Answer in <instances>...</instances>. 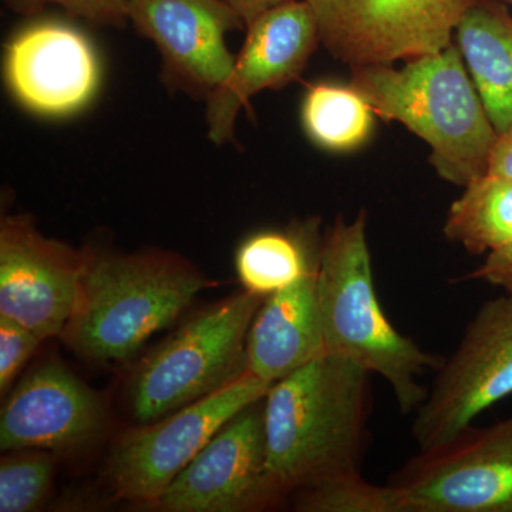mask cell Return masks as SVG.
Here are the masks:
<instances>
[{"label": "cell", "mask_w": 512, "mask_h": 512, "mask_svg": "<svg viewBox=\"0 0 512 512\" xmlns=\"http://www.w3.org/2000/svg\"><path fill=\"white\" fill-rule=\"evenodd\" d=\"M369 375L325 352L272 384L264 403L268 467L285 493L357 470Z\"/></svg>", "instance_id": "6da1fadb"}, {"label": "cell", "mask_w": 512, "mask_h": 512, "mask_svg": "<svg viewBox=\"0 0 512 512\" xmlns=\"http://www.w3.org/2000/svg\"><path fill=\"white\" fill-rule=\"evenodd\" d=\"M210 286L175 255L84 248L76 301L60 338L89 362H123Z\"/></svg>", "instance_id": "7a4b0ae2"}, {"label": "cell", "mask_w": 512, "mask_h": 512, "mask_svg": "<svg viewBox=\"0 0 512 512\" xmlns=\"http://www.w3.org/2000/svg\"><path fill=\"white\" fill-rule=\"evenodd\" d=\"M350 84L377 117L397 121L430 147L447 183L466 187L488 171L498 133L457 45L393 64L350 67Z\"/></svg>", "instance_id": "3957f363"}, {"label": "cell", "mask_w": 512, "mask_h": 512, "mask_svg": "<svg viewBox=\"0 0 512 512\" xmlns=\"http://www.w3.org/2000/svg\"><path fill=\"white\" fill-rule=\"evenodd\" d=\"M366 211L355 220L339 215L320 251L318 295L325 352L346 357L389 383L403 414L416 413L427 399L419 377L439 370L444 359L402 335L377 298Z\"/></svg>", "instance_id": "277c9868"}, {"label": "cell", "mask_w": 512, "mask_h": 512, "mask_svg": "<svg viewBox=\"0 0 512 512\" xmlns=\"http://www.w3.org/2000/svg\"><path fill=\"white\" fill-rule=\"evenodd\" d=\"M264 299L244 289L198 312L150 350L127 383L134 419H163L247 375L248 333Z\"/></svg>", "instance_id": "5b68a950"}, {"label": "cell", "mask_w": 512, "mask_h": 512, "mask_svg": "<svg viewBox=\"0 0 512 512\" xmlns=\"http://www.w3.org/2000/svg\"><path fill=\"white\" fill-rule=\"evenodd\" d=\"M271 386L248 372L220 392L121 434L104 470L114 497L156 505L205 444L239 412L264 399Z\"/></svg>", "instance_id": "8992f818"}, {"label": "cell", "mask_w": 512, "mask_h": 512, "mask_svg": "<svg viewBox=\"0 0 512 512\" xmlns=\"http://www.w3.org/2000/svg\"><path fill=\"white\" fill-rule=\"evenodd\" d=\"M512 394V296L484 302L444 359L412 433L420 450L439 446Z\"/></svg>", "instance_id": "52a82bcc"}, {"label": "cell", "mask_w": 512, "mask_h": 512, "mask_svg": "<svg viewBox=\"0 0 512 512\" xmlns=\"http://www.w3.org/2000/svg\"><path fill=\"white\" fill-rule=\"evenodd\" d=\"M389 484L406 512H512V413L420 450Z\"/></svg>", "instance_id": "ba28073f"}, {"label": "cell", "mask_w": 512, "mask_h": 512, "mask_svg": "<svg viewBox=\"0 0 512 512\" xmlns=\"http://www.w3.org/2000/svg\"><path fill=\"white\" fill-rule=\"evenodd\" d=\"M476 0H308L320 45L350 67L393 64L450 46Z\"/></svg>", "instance_id": "9c48e42d"}, {"label": "cell", "mask_w": 512, "mask_h": 512, "mask_svg": "<svg viewBox=\"0 0 512 512\" xmlns=\"http://www.w3.org/2000/svg\"><path fill=\"white\" fill-rule=\"evenodd\" d=\"M262 400L229 420L154 507L165 512H249L275 504L285 491L268 467Z\"/></svg>", "instance_id": "30bf717a"}, {"label": "cell", "mask_w": 512, "mask_h": 512, "mask_svg": "<svg viewBox=\"0 0 512 512\" xmlns=\"http://www.w3.org/2000/svg\"><path fill=\"white\" fill-rule=\"evenodd\" d=\"M127 16L157 46L165 86L207 101L228 79L227 35L245 25L224 0H128Z\"/></svg>", "instance_id": "8fae6325"}, {"label": "cell", "mask_w": 512, "mask_h": 512, "mask_svg": "<svg viewBox=\"0 0 512 512\" xmlns=\"http://www.w3.org/2000/svg\"><path fill=\"white\" fill-rule=\"evenodd\" d=\"M84 248L47 238L29 215L0 222V315L43 340L62 335L72 315Z\"/></svg>", "instance_id": "7c38bea8"}, {"label": "cell", "mask_w": 512, "mask_h": 512, "mask_svg": "<svg viewBox=\"0 0 512 512\" xmlns=\"http://www.w3.org/2000/svg\"><path fill=\"white\" fill-rule=\"evenodd\" d=\"M245 29L228 79L207 100L208 138L218 146L231 143L239 111L252 97L295 82L320 45L318 20L308 0L269 10Z\"/></svg>", "instance_id": "4fadbf2b"}, {"label": "cell", "mask_w": 512, "mask_h": 512, "mask_svg": "<svg viewBox=\"0 0 512 512\" xmlns=\"http://www.w3.org/2000/svg\"><path fill=\"white\" fill-rule=\"evenodd\" d=\"M103 400L57 359L43 360L23 375L3 403L0 450H82L103 436Z\"/></svg>", "instance_id": "5bb4252c"}, {"label": "cell", "mask_w": 512, "mask_h": 512, "mask_svg": "<svg viewBox=\"0 0 512 512\" xmlns=\"http://www.w3.org/2000/svg\"><path fill=\"white\" fill-rule=\"evenodd\" d=\"M3 76L10 94L30 113L66 117L94 99L101 67L89 37L66 23L43 20L9 40Z\"/></svg>", "instance_id": "9a60e30c"}, {"label": "cell", "mask_w": 512, "mask_h": 512, "mask_svg": "<svg viewBox=\"0 0 512 512\" xmlns=\"http://www.w3.org/2000/svg\"><path fill=\"white\" fill-rule=\"evenodd\" d=\"M318 271L262 302L247 343L248 370L258 379L274 384L325 353Z\"/></svg>", "instance_id": "2e32d148"}, {"label": "cell", "mask_w": 512, "mask_h": 512, "mask_svg": "<svg viewBox=\"0 0 512 512\" xmlns=\"http://www.w3.org/2000/svg\"><path fill=\"white\" fill-rule=\"evenodd\" d=\"M454 36L495 130H511L512 15L507 5L503 0H476Z\"/></svg>", "instance_id": "e0dca14e"}, {"label": "cell", "mask_w": 512, "mask_h": 512, "mask_svg": "<svg viewBox=\"0 0 512 512\" xmlns=\"http://www.w3.org/2000/svg\"><path fill=\"white\" fill-rule=\"evenodd\" d=\"M318 222L305 221L286 231H261L239 245L235 269L245 291L266 296L288 288L320 261Z\"/></svg>", "instance_id": "ac0fdd59"}, {"label": "cell", "mask_w": 512, "mask_h": 512, "mask_svg": "<svg viewBox=\"0 0 512 512\" xmlns=\"http://www.w3.org/2000/svg\"><path fill=\"white\" fill-rule=\"evenodd\" d=\"M444 235L473 255H487L512 238V180L485 173L464 187L448 210Z\"/></svg>", "instance_id": "d6986e66"}, {"label": "cell", "mask_w": 512, "mask_h": 512, "mask_svg": "<svg viewBox=\"0 0 512 512\" xmlns=\"http://www.w3.org/2000/svg\"><path fill=\"white\" fill-rule=\"evenodd\" d=\"M375 117L369 101L350 83L313 84L302 101L306 136L332 153H349L362 147L372 134Z\"/></svg>", "instance_id": "ffe728a7"}, {"label": "cell", "mask_w": 512, "mask_h": 512, "mask_svg": "<svg viewBox=\"0 0 512 512\" xmlns=\"http://www.w3.org/2000/svg\"><path fill=\"white\" fill-rule=\"evenodd\" d=\"M299 491L296 510L303 512H406L402 495L393 485L369 483L359 470L325 478Z\"/></svg>", "instance_id": "44dd1931"}, {"label": "cell", "mask_w": 512, "mask_h": 512, "mask_svg": "<svg viewBox=\"0 0 512 512\" xmlns=\"http://www.w3.org/2000/svg\"><path fill=\"white\" fill-rule=\"evenodd\" d=\"M55 476V457L45 450L8 451L0 461V512H32L42 505Z\"/></svg>", "instance_id": "7402d4cb"}, {"label": "cell", "mask_w": 512, "mask_h": 512, "mask_svg": "<svg viewBox=\"0 0 512 512\" xmlns=\"http://www.w3.org/2000/svg\"><path fill=\"white\" fill-rule=\"evenodd\" d=\"M12 12L35 16L47 6H57L67 15L94 26L121 28L128 22V0H3Z\"/></svg>", "instance_id": "603a6c76"}, {"label": "cell", "mask_w": 512, "mask_h": 512, "mask_svg": "<svg viewBox=\"0 0 512 512\" xmlns=\"http://www.w3.org/2000/svg\"><path fill=\"white\" fill-rule=\"evenodd\" d=\"M42 340L22 323L0 315V393L10 392L16 377Z\"/></svg>", "instance_id": "cb8c5ba5"}, {"label": "cell", "mask_w": 512, "mask_h": 512, "mask_svg": "<svg viewBox=\"0 0 512 512\" xmlns=\"http://www.w3.org/2000/svg\"><path fill=\"white\" fill-rule=\"evenodd\" d=\"M464 279L487 282L512 296V238L501 247L488 252L483 264Z\"/></svg>", "instance_id": "d4e9b609"}, {"label": "cell", "mask_w": 512, "mask_h": 512, "mask_svg": "<svg viewBox=\"0 0 512 512\" xmlns=\"http://www.w3.org/2000/svg\"><path fill=\"white\" fill-rule=\"evenodd\" d=\"M487 173L512 180V128L503 134H498L497 141L491 150Z\"/></svg>", "instance_id": "484cf974"}, {"label": "cell", "mask_w": 512, "mask_h": 512, "mask_svg": "<svg viewBox=\"0 0 512 512\" xmlns=\"http://www.w3.org/2000/svg\"><path fill=\"white\" fill-rule=\"evenodd\" d=\"M224 2L237 13L247 28L249 23L254 22L269 10L279 8L286 3L296 2V0H224Z\"/></svg>", "instance_id": "4316f807"}, {"label": "cell", "mask_w": 512, "mask_h": 512, "mask_svg": "<svg viewBox=\"0 0 512 512\" xmlns=\"http://www.w3.org/2000/svg\"><path fill=\"white\" fill-rule=\"evenodd\" d=\"M507 2H508V3H511V5H512V0H507Z\"/></svg>", "instance_id": "83f0119b"}]
</instances>
